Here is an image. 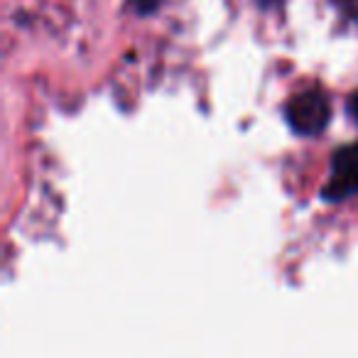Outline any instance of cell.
Segmentation results:
<instances>
[{"mask_svg":"<svg viewBox=\"0 0 358 358\" xmlns=\"http://www.w3.org/2000/svg\"><path fill=\"white\" fill-rule=\"evenodd\" d=\"M285 118L287 125L297 135H319L329 125L331 118V106L329 99L319 89H309L292 96L285 106Z\"/></svg>","mask_w":358,"mask_h":358,"instance_id":"obj_1","label":"cell"},{"mask_svg":"<svg viewBox=\"0 0 358 358\" xmlns=\"http://www.w3.org/2000/svg\"><path fill=\"white\" fill-rule=\"evenodd\" d=\"M331 6L346 20H358V0H331Z\"/></svg>","mask_w":358,"mask_h":358,"instance_id":"obj_4","label":"cell"},{"mask_svg":"<svg viewBox=\"0 0 358 358\" xmlns=\"http://www.w3.org/2000/svg\"><path fill=\"white\" fill-rule=\"evenodd\" d=\"M353 194H358V143L341 145L331 155V177L324 185L322 199L338 204Z\"/></svg>","mask_w":358,"mask_h":358,"instance_id":"obj_2","label":"cell"},{"mask_svg":"<svg viewBox=\"0 0 358 358\" xmlns=\"http://www.w3.org/2000/svg\"><path fill=\"white\" fill-rule=\"evenodd\" d=\"M348 110H351V115L356 118V123H358V94H353L351 99H348Z\"/></svg>","mask_w":358,"mask_h":358,"instance_id":"obj_6","label":"cell"},{"mask_svg":"<svg viewBox=\"0 0 358 358\" xmlns=\"http://www.w3.org/2000/svg\"><path fill=\"white\" fill-rule=\"evenodd\" d=\"M255 6L260 8V10H273V8H280L285 3V0H253Z\"/></svg>","mask_w":358,"mask_h":358,"instance_id":"obj_5","label":"cell"},{"mask_svg":"<svg viewBox=\"0 0 358 358\" xmlns=\"http://www.w3.org/2000/svg\"><path fill=\"white\" fill-rule=\"evenodd\" d=\"M164 0H128V8L140 17H148V15H155V13L162 8Z\"/></svg>","mask_w":358,"mask_h":358,"instance_id":"obj_3","label":"cell"}]
</instances>
